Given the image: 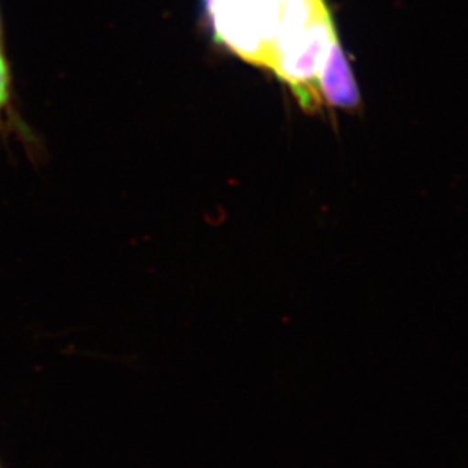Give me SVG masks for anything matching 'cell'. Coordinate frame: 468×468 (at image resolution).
Listing matches in <instances>:
<instances>
[{"mask_svg": "<svg viewBox=\"0 0 468 468\" xmlns=\"http://www.w3.org/2000/svg\"><path fill=\"white\" fill-rule=\"evenodd\" d=\"M335 36L324 0H282L267 69L290 85L303 108L322 105L318 75Z\"/></svg>", "mask_w": 468, "mask_h": 468, "instance_id": "obj_1", "label": "cell"}, {"mask_svg": "<svg viewBox=\"0 0 468 468\" xmlns=\"http://www.w3.org/2000/svg\"><path fill=\"white\" fill-rule=\"evenodd\" d=\"M282 0H207L217 40L246 61L267 67Z\"/></svg>", "mask_w": 468, "mask_h": 468, "instance_id": "obj_2", "label": "cell"}, {"mask_svg": "<svg viewBox=\"0 0 468 468\" xmlns=\"http://www.w3.org/2000/svg\"><path fill=\"white\" fill-rule=\"evenodd\" d=\"M318 90L322 101L338 108H356L359 105V91L350 70L349 62L341 49L338 36L334 37L327 48L318 75Z\"/></svg>", "mask_w": 468, "mask_h": 468, "instance_id": "obj_3", "label": "cell"}, {"mask_svg": "<svg viewBox=\"0 0 468 468\" xmlns=\"http://www.w3.org/2000/svg\"><path fill=\"white\" fill-rule=\"evenodd\" d=\"M9 101V70L4 55L0 52V114L8 105Z\"/></svg>", "mask_w": 468, "mask_h": 468, "instance_id": "obj_4", "label": "cell"}]
</instances>
